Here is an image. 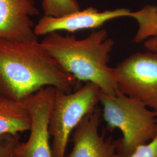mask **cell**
<instances>
[{"mask_svg": "<svg viewBox=\"0 0 157 157\" xmlns=\"http://www.w3.org/2000/svg\"><path fill=\"white\" fill-rule=\"evenodd\" d=\"M78 84L37 39H0V98L22 102L47 86L70 93Z\"/></svg>", "mask_w": 157, "mask_h": 157, "instance_id": "obj_1", "label": "cell"}, {"mask_svg": "<svg viewBox=\"0 0 157 157\" xmlns=\"http://www.w3.org/2000/svg\"><path fill=\"white\" fill-rule=\"evenodd\" d=\"M40 44L79 82H91L105 94H117L113 69L108 66L114 41L105 29L94 31L82 39L52 32L47 34Z\"/></svg>", "mask_w": 157, "mask_h": 157, "instance_id": "obj_2", "label": "cell"}, {"mask_svg": "<svg viewBox=\"0 0 157 157\" xmlns=\"http://www.w3.org/2000/svg\"><path fill=\"white\" fill-rule=\"evenodd\" d=\"M102 115L109 129H119L122 139L119 142L120 156L132 154L139 146L148 143L157 135V113L140 101L117 92L108 95L100 91Z\"/></svg>", "mask_w": 157, "mask_h": 157, "instance_id": "obj_3", "label": "cell"}, {"mask_svg": "<svg viewBox=\"0 0 157 157\" xmlns=\"http://www.w3.org/2000/svg\"><path fill=\"white\" fill-rule=\"evenodd\" d=\"M100 91L91 82H86L70 93L56 89L49 125L50 135L52 137V157H66L71 135L81 120L100 102Z\"/></svg>", "mask_w": 157, "mask_h": 157, "instance_id": "obj_4", "label": "cell"}, {"mask_svg": "<svg viewBox=\"0 0 157 157\" xmlns=\"http://www.w3.org/2000/svg\"><path fill=\"white\" fill-rule=\"evenodd\" d=\"M113 69L118 92L140 101L157 113V54L135 53Z\"/></svg>", "mask_w": 157, "mask_h": 157, "instance_id": "obj_5", "label": "cell"}, {"mask_svg": "<svg viewBox=\"0 0 157 157\" xmlns=\"http://www.w3.org/2000/svg\"><path fill=\"white\" fill-rule=\"evenodd\" d=\"M56 88L47 86L24 100L28 109L31 126L23 157H52L49 125Z\"/></svg>", "mask_w": 157, "mask_h": 157, "instance_id": "obj_6", "label": "cell"}, {"mask_svg": "<svg viewBox=\"0 0 157 157\" xmlns=\"http://www.w3.org/2000/svg\"><path fill=\"white\" fill-rule=\"evenodd\" d=\"M132 12L126 8L100 12L94 7L65 15L61 17H41L34 27L36 36H46L52 32L67 31L74 33L84 29L100 28L108 21L121 17H131Z\"/></svg>", "mask_w": 157, "mask_h": 157, "instance_id": "obj_7", "label": "cell"}, {"mask_svg": "<svg viewBox=\"0 0 157 157\" xmlns=\"http://www.w3.org/2000/svg\"><path fill=\"white\" fill-rule=\"evenodd\" d=\"M102 111L97 106L83 118L72 133L73 148L65 157H113L117 151L119 140H105L99 135Z\"/></svg>", "mask_w": 157, "mask_h": 157, "instance_id": "obj_8", "label": "cell"}, {"mask_svg": "<svg viewBox=\"0 0 157 157\" xmlns=\"http://www.w3.org/2000/svg\"><path fill=\"white\" fill-rule=\"evenodd\" d=\"M35 0H0V39H37L31 17L39 15Z\"/></svg>", "mask_w": 157, "mask_h": 157, "instance_id": "obj_9", "label": "cell"}, {"mask_svg": "<svg viewBox=\"0 0 157 157\" xmlns=\"http://www.w3.org/2000/svg\"><path fill=\"white\" fill-rule=\"evenodd\" d=\"M31 119L23 102L0 98V136L29 131Z\"/></svg>", "mask_w": 157, "mask_h": 157, "instance_id": "obj_10", "label": "cell"}, {"mask_svg": "<svg viewBox=\"0 0 157 157\" xmlns=\"http://www.w3.org/2000/svg\"><path fill=\"white\" fill-rule=\"evenodd\" d=\"M132 17L139 25V29L134 39L135 42H140L148 37L157 35V6H147L138 11L132 12Z\"/></svg>", "mask_w": 157, "mask_h": 157, "instance_id": "obj_11", "label": "cell"}, {"mask_svg": "<svg viewBox=\"0 0 157 157\" xmlns=\"http://www.w3.org/2000/svg\"><path fill=\"white\" fill-rule=\"evenodd\" d=\"M44 15L59 17L80 10L77 0H42Z\"/></svg>", "mask_w": 157, "mask_h": 157, "instance_id": "obj_12", "label": "cell"}, {"mask_svg": "<svg viewBox=\"0 0 157 157\" xmlns=\"http://www.w3.org/2000/svg\"><path fill=\"white\" fill-rule=\"evenodd\" d=\"M25 144L19 134L1 136L0 157H23Z\"/></svg>", "mask_w": 157, "mask_h": 157, "instance_id": "obj_13", "label": "cell"}, {"mask_svg": "<svg viewBox=\"0 0 157 157\" xmlns=\"http://www.w3.org/2000/svg\"><path fill=\"white\" fill-rule=\"evenodd\" d=\"M113 157H122L115 154ZM127 157H157V132L152 140L139 146L132 154Z\"/></svg>", "mask_w": 157, "mask_h": 157, "instance_id": "obj_14", "label": "cell"}, {"mask_svg": "<svg viewBox=\"0 0 157 157\" xmlns=\"http://www.w3.org/2000/svg\"><path fill=\"white\" fill-rule=\"evenodd\" d=\"M144 47L150 52L157 54V35L147 40L144 43Z\"/></svg>", "mask_w": 157, "mask_h": 157, "instance_id": "obj_15", "label": "cell"}]
</instances>
